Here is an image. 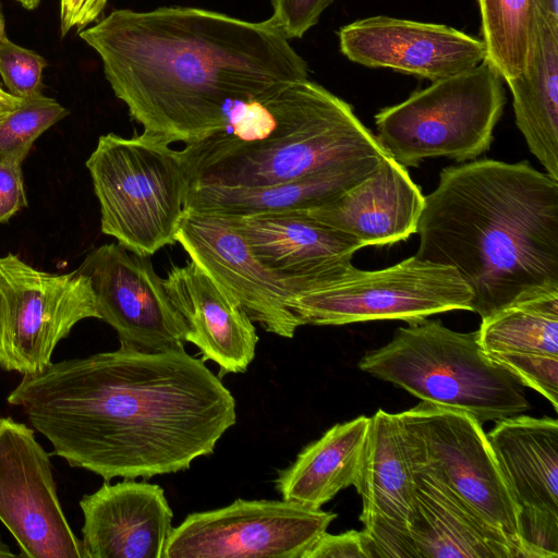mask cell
I'll return each instance as SVG.
<instances>
[{
    "label": "cell",
    "mask_w": 558,
    "mask_h": 558,
    "mask_svg": "<svg viewBox=\"0 0 558 558\" xmlns=\"http://www.w3.org/2000/svg\"><path fill=\"white\" fill-rule=\"evenodd\" d=\"M371 417L360 415L330 427L306 446L275 481L282 499L319 509L340 490L354 484Z\"/></svg>",
    "instance_id": "d4e9b609"
},
{
    "label": "cell",
    "mask_w": 558,
    "mask_h": 558,
    "mask_svg": "<svg viewBox=\"0 0 558 558\" xmlns=\"http://www.w3.org/2000/svg\"><path fill=\"white\" fill-rule=\"evenodd\" d=\"M85 558H162L173 511L157 484L124 478L80 500Z\"/></svg>",
    "instance_id": "ac0fdd59"
},
{
    "label": "cell",
    "mask_w": 558,
    "mask_h": 558,
    "mask_svg": "<svg viewBox=\"0 0 558 558\" xmlns=\"http://www.w3.org/2000/svg\"><path fill=\"white\" fill-rule=\"evenodd\" d=\"M487 355L558 409V355L490 352Z\"/></svg>",
    "instance_id": "f546056e"
},
{
    "label": "cell",
    "mask_w": 558,
    "mask_h": 558,
    "mask_svg": "<svg viewBox=\"0 0 558 558\" xmlns=\"http://www.w3.org/2000/svg\"><path fill=\"white\" fill-rule=\"evenodd\" d=\"M424 195L389 154L368 177L333 201L304 210L363 247L392 244L415 233Z\"/></svg>",
    "instance_id": "ffe728a7"
},
{
    "label": "cell",
    "mask_w": 558,
    "mask_h": 558,
    "mask_svg": "<svg viewBox=\"0 0 558 558\" xmlns=\"http://www.w3.org/2000/svg\"><path fill=\"white\" fill-rule=\"evenodd\" d=\"M204 362L119 348L23 375L7 401L71 466L148 480L190 469L235 424L231 391Z\"/></svg>",
    "instance_id": "6da1fadb"
},
{
    "label": "cell",
    "mask_w": 558,
    "mask_h": 558,
    "mask_svg": "<svg viewBox=\"0 0 558 558\" xmlns=\"http://www.w3.org/2000/svg\"><path fill=\"white\" fill-rule=\"evenodd\" d=\"M78 36L144 134L191 145L226 130L239 102L308 78L304 59L268 19L162 7L112 11Z\"/></svg>",
    "instance_id": "7a4b0ae2"
},
{
    "label": "cell",
    "mask_w": 558,
    "mask_h": 558,
    "mask_svg": "<svg viewBox=\"0 0 558 558\" xmlns=\"http://www.w3.org/2000/svg\"><path fill=\"white\" fill-rule=\"evenodd\" d=\"M353 486L362 498V523L408 525L416 485L397 414L378 410L371 417Z\"/></svg>",
    "instance_id": "cb8c5ba5"
},
{
    "label": "cell",
    "mask_w": 558,
    "mask_h": 558,
    "mask_svg": "<svg viewBox=\"0 0 558 558\" xmlns=\"http://www.w3.org/2000/svg\"><path fill=\"white\" fill-rule=\"evenodd\" d=\"M338 36L341 52L355 63L432 82L486 59L483 40L442 24L377 15L344 25Z\"/></svg>",
    "instance_id": "e0dca14e"
},
{
    "label": "cell",
    "mask_w": 558,
    "mask_h": 558,
    "mask_svg": "<svg viewBox=\"0 0 558 558\" xmlns=\"http://www.w3.org/2000/svg\"><path fill=\"white\" fill-rule=\"evenodd\" d=\"M519 509L524 558L558 557V422L514 415L486 434Z\"/></svg>",
    "instance_id": "5bb4252c"
},
{
    "label": "cell",
    "mask_w": 558,
    "mask_h": 558,
    "mask_svg": "<svg viewBox=\"0 0 558 558\" xmlns=\"http://www.w3.org/2000/svg\"><path fill=\"white\" fill-rule=\"evenodd\" d=\"M486 60L502 80L526 66L536 12L535 0H478Z\"/></svg>",
    "instance_id": "4316f807"
},
{
    "label": "cell",
    "mask_w": 558,
    "mask_h": 558,
    "mask_svg": "<svg viewBox=\"0 0 558 558\" xmlns=\"http://www.w3.org/2000/svg\"><path fill=\"white\" fill-rule=\"evenodd\" d=\"M413 474L416 486L408 529L416 558H517L507 537L448 487Z\"/></svg>",
    "instance_id": "44dd1931"
},
{
    "label": "cell",
    "mask_w": 558,
    "mask_h": 558,
    "mask_svg": "<svg viewBox=\"0 0 558 558\" xmlns=\"http://www.w3.org/2000/svg\"><path fill=\"white\" fill-rule=\"evenodd\" d=\"M415 233V256L454 268L482 319L558 290V180L526 160L444 168Z\"/></svg>",
    "instance_id": "3957f363"
},
{
    "label": "cell",
    "mask_w": 558,
    "mask_h": 558,
    "mask_svg": "<svg viewBox=\"0 0 558 558\" xmlns=\"http://www.w3.org/2000/svg\"><path fill=\"white\" fill-rule=\"evenodd\" d=\"M0 521L27 558H85L57 495L50 456L34 429L0 423Z\"/></svg>",
    "instance_id": "4fadbf2b"
},
{
    "label": "cell",
    "mask_w": 558,
    "mask_h": 558,
    "mask_svg": "<svg viewBox=\"0 0 558 558\" xmlns=\"http://www.w3.org/2000/svg\"><path fill=\"white\" fill-rule=\"evenodd\" d=\"M47 65L44 57L7 36L0 40V76L12 95L27 98L43 94V73Z\"/></svg>",
    "instance_id": "f1b7e54d"
},
{
    "label": "cell",
    "mask_w": 558,
    "mask_h": 558,
    "mask_svg": "<svg viewBox=\"0 0 558 558\" xmlns=\"http://www.w3.org/2000/svg\"><path fill=\"white\" fill-rule=\"evenodd\" d=\"M23 8L27 10L36 9L41 0H16Z\"/></svg>",
    "instance_id": "74e56055"
},
{
    "label": "cell",
    "mask_w": 558,
    "mask_h": 558,
    "mask_svg": "<svg viewBox=\"0 0 558 558\" xmlns=\"http://www.w3.org/2000/svg\"><path fill=\"white\" fill-rule=\"evenodd\" d=\"M11 557H16V555L11 551L10 547L7 544H4L0 537V558Z\"/></svg>",
    "instance_id": "8d00e7d4"
},
{
    "label": "cell",
    "mask_w": 558,
    "mask_h": 558,
    "mask_svg": "<svg viewBox=\"0 0 558 558\" xmlns=\"http://www.w3.org/2000/svg\"><path fill=\"white\" fill-rule=\"evenodd\" d=\"M397 417L413 472L448 487L524 558L519 509L482 424L466 412L424 401Z\"/></svg>",
    "instance_id": "ba28073f"
},
{
    "label": "cell",
    "mask_w": 558,
    "mask_h": 558,
    "mask_svg": "<svg viewBox=\"0 0 558 558\" xmlns=\"http://www.w3.org/2000/svg\"><path fill=\"white\" fill-rule=\"evenodd\" d=\"M23 101V98L12 95L0 85V122L13 112Z\"/></svg>",
    "instance_id": "e575fe53"
},
{
    "label": "cell",
    "mask_w": 558,
    "mask_h": 558,
    "mask_svg": "<svg viewBox=\"0 0 558 558\" xmlns=\"http://www.w3.org/2000/svg\"><path fill=\"white\" fill-rule=\"evenodd\" d=\"M5 36V21L2 12V7L0 3V40H2Z\"/></svg>",
    "instance_id": "f35d334b"
},
{
    "label": "cell",
    "mask_w": 558,
    "mask_h": 558,
    "mask_svg": "<svg viewBox=\"0 0 558 558\" xmlns=\"http://www.w3.org/2000/svg\"><path fill=\"white\" fill-rule=\"evenodd\" d=\"M1 420H2V418L0 417V423H1Z\"/></svg>",
    "instance_id": "ab89813d"
},
{
    "label": "cell",
    "mask_w": 558,
    "mask_h": 558,
    "mask_svg": "<svg viewBox=\"0 0 558 558\" xmlns=\"http://www.w3.org/2000/svg\"><path fill=\"white\" fill-rule=\"evenodd\" d=\"M477 333L486 353L558 355V290L519 301L483 318Z\"/></svg>",
    "instance_id": "484cf974"
},
{
    "label": "cell",
    "mask_w": 558,
    "mask_h": 558,
    "mask_svg": "<svg viewBox=\"0 0 558 558\" xmlns=\"http://www.w3.org/2000/svg\"><path fill=\"white\" fill-rule=\"evenodd\" d=\"M85 166L100 207V230L136 254L177 243L190 178L181 150L144 133L99 136Z\"/></svg>",
    "instance_id": "8992f818"
},
{
    "label": "cell",
    "mask_w": 558,
    "mask_h": 558,
    "mask_svg": "<svg viewBox=\"0 0 558 558\" xmlns=\"http://www.w3.org/2000/svg\"><path fill=\"white\" fill-rule=\"evenodd\" d=\"M225 217L243 236L254 257L288 284L293 296L347 276L354 267V252L363 247L352 236L315 220L306 211Z\"/></svg>",
    "instance_id": "2e32d148"
},
{
    "label": "cell",
    "mask_w": 558,
    "mask_h": 558,
    "mask_svg": "<svg viewBox=\"0 0 558 558\" xmlns=\"http://www.w3.org/2000/svg\"><path fill=\"white\" fill-rule=\"evenodd\" d=\"M303 558H371L363 531L324 532Z\"/></svg>",
    "instance_id": "d6a6232c"
},
{
    "label": "cell",
    "mask_w": 558,
    "mask_h": 558,
    "mask_svg": "<svg viewBox=\"0 0 558 558\" xmlns=\"http://www.w3.org/2000/svg\"><path fill=\"white\" fill-rule=\"evenodd\" d=\"M505 104L502 78L485 59L379 110L376 137L405 168L433 157L471 161L489 149Z\"/></svg>",
    "instance_id": "52a82bcc"
},
{
    "label": "cell",
    "mask_w": 558,
    "mask_h": 558,
    "mask_svg": "<svg viewBox=\"0 0 558 558\" xmlns=\"http://www.w3.org/2000/svg\"><path fill=\"white\" fill-rule=\"evenodd\" d=\"M77 270L88 277L99 319L117 331L120 348L144 353L184 349L187 324L149 256L111 242L90 251Z\"/></svg>",
    "instance_id": "7c38bea8"
},
{
    "label": "cell",
    "mask_w": 558,
    "mask_h": 558,
    "mask_svg": "<svg viewBox=\"0 0 558 558\" xmlns=\"http://www.w3.org/2000/svg\"><path fill=\"white\" fill-rule=\"evenodd\" d=\"M229 124L181 149L190 186H268L388 154L348 102L308 78L236 104Z\"/></svg>",
    "instance_id": "277c9868"
},
{
    "label": "cell",
    "mask_w": 558,
    "mask_h": 558,
    "mask_svg": "<svg viewBox=\"0 0 558 558\" xmlns=\"http://www.w3.org/2000/svg\"><path fill=\"white\" fill-rule=\"evenodd\" d=\"M32 147L23 146L0 154V225L27 207L22 165Z\"/></svg>",
    "instance_id": "4dcf8cb0"
},
{
    "label": "cell",
    "mask_w": 558,
    "mask_h": 558,
    "mask_svg": "<svg viewBox=\"0 0 558 558\" xmlns=\"http://www.w3.org/2000/svg\"><path fill=\"white\" fill-rule=\"evenodd\" d=\"M381 158H364L340 168L268 186H190L184 208L221 216L308 210L333 201L360 183L374 172Z\"/></svg>",
    "instance_id": "603a6c76"
},
{
    "label": "cell",
    "mask_w": 558,
    "mask_h": 558,
    "mask_svg": "<svg viewBox=\"0 0 558 558\" xmlns=\"http://www.w3.org/2000/svg\"><path fill=\"white\" fill-rule=\"evenodd\" d=\"M108 0H60V32L65 36L71 29H84L95 22Z\"/></svg>",
    "instance_id": "836d02e7"
},
{
    "label": "cell",
    "mask_w": 558,
    "mask_h": 558,
    "mask_svg": "<svg viewBox=\"0 0 558 558\" xmlns=\"http://www.w3.org/2000/svg\"><path fill=\"white\" fill-rule=\"evenodd\" d=\"M506 82L530 151L558 180V17L537 4L525 70Z\"/></svg>",
    "instance_id": "7402d4cb"
},
{
    "label": "cell",
    "mask_w": 558,
    "mask_h": 558,
    "mask_svg": "<svg viewBox=\"0 0 558 558\" xmlns=\"http://www.w3.org/2000/svg\"><path fill=\"white\" fill-rule=\"evenodd\" d=\"M175 241L267 332L293 338L302 326L289 308L293 292L251 253L225 216L184 208Z\"/></svg>",
    "instance_id": "9a60e30c"
},
{
    "label": "cell",
    "mask_w": 558,
    "mask_h": 558,
    "mask_svg": "<svg viewBox=\"0 0 558 558\" xmlns=\"http://www.w3.org/2000/svg\"><path fill=\"white\" fill-rule=\"evenodd\" d=\"M336 517L284 499L239 498L189 514L171 529L162 558H303Z\"/></svg>",
    "instance_id": "8fae6325"
},
{
    "label": "cell",
    "mask_w": 558,
    "mask_h": 558,
    "mask_svg": "<svg viewBox=\"0 0 558 558\" xmlns=\"http://www.w3.org/2000/svg\"><path fill=\"white\" fill-rule=\"evenodd\" d=\"M69 113L59 101L44 93L23 98L22 104L0 122V154L23 146L33 147L44 132Z\"/></svg>",
    "instance_id": "83f0119b"
},
{
    "label": "cell",
    "mask_w": 558,
    "mask_h": 558,
    "mask_svg": "<svg viewBox=\"0 0 558 558\" xmlns=\"http://www.w3.org/2000/svg\"><path fill=\"white\" fill-rule=\"evenodd\" d=\"M335 0H271L270 21L287 39L301 38Z\"/></svg>",
    "instance_id": "1f68e13d"
},
{
    "label": "cell",
    "mask_w": 558,
    "mask_h": 558,
    "mask_svg": "<svg viewBox=\"0 0 558 558\" xmlns=\"http://www.w3.org/2000/svg\"><path fill=\"white\" fill-rule=\"evenodd\" d=\"M163 286L187 324V342L198 348L204 361L219 366V377L246 372L258 336L239 304L191 259L173 266Z\"/></svg>",
    "instance_id": "d6986e66"
},
{
    "label": "cell",
    "mask_w": 558,
    "mask_h": 558,
    "mask_svg": "<svg viewBox=\"0 0 558 558\" xmlns=\"http://www.w3.org/2000/svg\"><path fill=\"white\" fill-rule=\"evenodd\" d=\"M473 294L458 271L411 256L380 270L353 267L326 287L290 299L303 325H345L398 319L415 323L434 314L471 311Z\"/></svg>",
    "instance_id": "9c48e42d"
},
{
    "label": "cell",
    "mask_w": 558,
    "mask_h": 558,
    "mask_svg": "<svg viewBox=\"0 0 558 558\" xmlns=\"http://www.w3.org/2000/svg\"><path fill=\"white\" fill-rule=\"evenodd\" d=\"M359 367L424 402L463 411L481 424L522 414L524 386L483 350L477 330L459 332L427 318L398 328Z\"/></svg>",
    "instance_id": "5b68a950"
},
{
    "label": "cell",
    "mask_w": 558,
    "mask_h": 558,
    "mask_svg": "<svg viewBox=\"0 0 558 558\" xmlns=\"http://www.w3.org/2000/svg\"><path fill=\"white\" fill-rule=\"evenodd\" d=\"M98 318L90 281L80 270L56 274L17 255L0 256V367L37 374L83 319Z\"/></svg>",
    "instance_id": "30bf717a"
},
{
    "label": "cell",
    "mask_w": 558,
    "mask_h": 558,
    "mask_svg": "<svg viewBox=\"0 0 558 558\" xmlns=\"http://www.w3.org/2000/svg\"><path fill=\"white\" fill-rule=\"evenodd\" d=\"M536 4L558 17V0H535Z\"/></svg>",
    "instance_id": "d590c367"
}]
</instances>
